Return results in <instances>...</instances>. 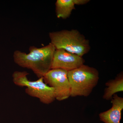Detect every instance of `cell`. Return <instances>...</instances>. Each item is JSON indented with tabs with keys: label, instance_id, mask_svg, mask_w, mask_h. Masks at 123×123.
<instances>
[{
	"label": "cell",
	"instance_id": "6da1fadb",
	"mask_svg": "<svg viewBox=\"0 0 123 123\" xmlns=\"http://www.w3.org/2000/svg\"><path fill=\"white\" fill-rule=\"evenodd\" d=\"M55 48L51 43L40 48L31 46L29 53L17 50L13 55L14 62L23 68L32 70L39 78L51 69Z\"/></svg>",
	"mask_w": 123,
	"mask_h": 123
},
{
	"label": "cell",
	"instance_id": "7a4b0ae2",
	"mask_svg": "<svg viewBox=\"0 0 123 123\" xmlns=\"http://www.w3.org/2000/svg\"><path fill=\"white\" fill-rule=\"evenodd\" d=\"M49 36L56 49H63L81 57L90 50L89 40L76 30L52 31Z\"/></svg>",
	"mask_w": 123,
	"mask_h": 123
},
{
	"label": "cell",
	"instance_id": "3957f363",
	"mask_svg": "<svg viewBox=\"0 0 123 123\" xmlns=\"http://www.w3.org/2000/svg\"><path fill=\"white\" fill-rule=\"evenodd\" d=\"M71 87L70 97L89 96L97 85L99 73L96 69L83 65L68 72Z\"/></svg>",
	"mask_w": 123,
	"mask_h": 123
},
{
	"label": "cell",
	"instance_id": "277c9868",
	"mask_svg": "<svg viewBox=\"0 0 123 123\" xmlns=\"http://www.w3.org/2000/svg\"><path fill=\"white\" fill-rule=\"evenodd\" d=\"M29 74L26 71H15L12 74L13 81L16 85L26 86L25 92L30 96L37 98L43 103L48 104L55 99L54 89L44 82L43 77L35 81L29 80Z\"/></svg>",
	"mask_w": 123,
	"mask_h": 123
},
{
	"label": "cell",
	"instance_id": "5b68a950",
	"mask_svg": "<svg viewBox=\"0 0 123 123\" xmlns=\"http://www.w3.org/2000/svg\"><path fill=\"white\" fill-rule=\"evenodd\" d=\"M44 82L54 89L55 99L61 101L71 95V87L68 71L62 69H52L44 75Z\"/></svg>",
	"mask_w": 123,
	"mask_h": 123
},
{
	"label": "cell",
	"instance_id": "8992f818",
	"mask_svg": "<svg viewBox=\"0 0 123 123\" xmlns=\"http://www.w3.org/2000/svg\"><path fill=\"white\" fill-rule=\"evenodd\" d=\"M85 61L82 57L63 49H55L52 69L59 68L69 71L83 65Z\"/></svg>",
	"mask_w": 123,
	"mask_h": 123
},
{
	"label": "cell",
	"instance_id": "52a82bcc",
	"mask_svg": "<svg viewBox=\"0 0 123 123\" xmlns=\"http://www.w3.org/2000/svg\"><path fill=\"white\" fill-rule=\"evenodd\" d=\"M111 103L112 107L99 114L100 120L105 123H120L123 109V98L115 94L111 98Z\"/></svg>",
	"mask_w": 123,
	"mask_h": 123
},
{
	"label": "cell",
	"instance_id": "ba28073f",
	"mask_svg": "<svg viewBox=\"0 0 123 123\" xmlns=\"http://www.w3.org/2000/svg\"><path fill=\"white\" fill-rule=\"evenodd\" d=\"M107 87L105 89L104 99L110 100L117 92L123 91V76L121 74L114 80L108 81L106 84Z\"/></svg>",
	"mask_w": 123,
	"mask_h": 123
},
{
	"label": "cell",
	"instance_id": "9c48e42d",
	"mask_svg": "<svg viewBox=\"0 0 123 123\" xmlns=\"http://www.w3.org/2000/svg\"><path fill=\"white\" fill-rule=\"evenodd\" d=\"M55 5L57 18L63 19L69 17L75 9L73 0H57Z\"/></svg>",
	"mask_w": 123,
	"mask_h": 123
},
{
	"label": "cell",
	"instance_id": "30bf717a",
	"mask_svg": "<svg viewBox=\"0 0 123 123\" xmlns=\"http://www.w3.org/2000/svg\"><path fill=\"white\" fill-rule=\"evenodd\" d=\"M74 3L75 5H84L89 2V0H73Z\"/></svg>",
	"mask_w": 123,
	"mask_h": 123
}]
</instances>
